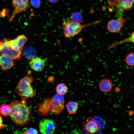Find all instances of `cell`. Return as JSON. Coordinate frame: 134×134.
<instances>
[{"label": "cell", "mask_w": 134, "mask_h": 134, "mask_svg": "<svg viewBox=\"0 0 134 134\" xmlns=\"http://www.w3.org/2000/svg\"><path fill=\"white\" fill-rule=\"evenodd\" d=\"M26 100H14L9 104L11 109L9 116L14 123L19 126L26 125L31 120L32 109Z\"/></svg>", "instance_id": "cell-1"}, {"label": "cell", "mask_w": 134, "mask_h": 134, "mask_svg": "<svg viewBox=\"0 0 134 134\" xmlns=\"http://www.w3.org/2000/svg\"><path fill=\"white\" fill-rule=\"evenodd\" d=\"M65 100L63 95L57 93L37 104V112L40 115L44 116L50 112L54 114L60 113L64 109Z\"/></svg>", "instance_id": "cell-2"}, {"label": "cell", "mask_w": 134, "mask_h": 134, "mask_svg": "<svg viewBox=\"0 0 134 134\" xmlns=\"http://www.w3.org/2000/svg\"><path fill=\"white\" fill-rule=\"evenodd\" d=\"M100 20L89 23L82 24L74 22L70 19L64 21L62 24L64 36L66 38H70L79 34L85 28L101 22Z\"/></svg>", "instance_id": "cell-3"}, {"label": "cell", "mask_w": 134, "mask_h": 134, "mask_svg": "<svg viewBox=\"0 0 134 134\" xmlns=\"http://www.w3.org/2000/svg\"><path fill=\"white\" fill-rule=\"evenodd\" d=\"M34 79L32 76L26 75L20 79L15 89L16 92L20 97L21 100H26L33 97L36 92L32 87Z\"/></svg>", "instance_id": "cell-4"}, {"label": "cell", "mask_w": 134, "mask_h": 134, "mask_svg": "<svg viewBox=\"0 0 134 134\" xmlns=\"http://www.w3.org/2000/svg\"><path fill=\"white\" fill-rule=\"evenodd\" d=\"M0 52L1 54L7 56L13 60L20 59L23 55L22 51H16L12 49L9 40L6 38L2 39L0 41Z\"/></svg>", "instance_id": "cell-5"}, {"label": "cell", "mask_w": 134, "mask_h": 134, "mask_svg": "<svg viewBox=\"0 0 134 134\" xmlns=\"http://www.w3.org/2000/svg\"><path fill=\"white\" fill-rule=\"evenodd\" d=\"M108 5L113 8L121 15L125 11L131 9L134 4V0H107Z\"/></svg>", "instance_id": "cell-6"}, {"label": "cell", "mask_w": 134, "mask_h": 134, "mask_svg": "<svg viewBox=\"0 0 134 134\" xmlns=\"http://www.w3.org/2000/svg\"><path fill=\"white\" fill-rule=\"evenodd\" d=\"M12 3L14 9L9 20L10 22L18 14L26 11L30 6L29 0H12Z\"/></svg>", "instance_id": "cell-7"}, {"label": "cell", "mask_w": 134, "mask_h": 134, "mask_svg": "<svg viewBox=\"0 0 134 134\" xmlns=\"http://www.w3.org/2000/svg\"><path fill=\"white\" fill-rule=\"evenodd\" d=\"M39 129L40 132L43 134H52L53 133L56 127L55 121L51 119L44 118L39 121Z\"/></svg>", "instance_id": "cell-8"}, {"label": "cell", "mask_w": 134, "mask_h": 134, "mask_svg": "<svg viewBox=\"0 0 134 134\" xmlns=\"http://www.w3.org/2000/svg\"><path fill=\"white\" fill-rule=\"evenodd\" d=\"M126 20L124 18L123 15L120 16L117 19H112L108 22L107 25V30L113 33H118L123 27Z\"/></svg>", "instance_id": "cell-9"}, {"label": "cell", "mask_w": 134, "mask_h": 134, "mask_svg": "<svg viewBox=\"0 0 134 134\" xmlns=\"http://www.w3.org/2000/svg\"><path fill=\"white\" fill-rule=\"evenodd\" d=\"M28 40L24 34H21L14 39L9 40L10 46L12 49L17 51H22L25 44Z\"/></svg>", "instance_id": "cell-10"}, {"label": "cell", "mask_w": 134, "mask_h": 134, "mask_svg": "<svg viewBox=\"0 0 134 134\" xmlns=\"http://www.w3.org/2000/svg\"><path fill=\"white\" fill-rule=\"evenodd\" d=\"M83 127L84 131L88 134L95 133L100 128L99 125L91 117L87 118L83 122Z\"/></svg>", "instance_id": "cell-11"}, {"label": "cell", "mask_w": 134, "mask_h": 134, "mask_svg": "<svg viewBox=\"0 0 134 134\" xmlns=\"http://www.w3.org/2000/svg\"><path fill=\"white\" fill-rule=\"evenodd\" d=\"M14 65L13 60L6 55L0 54V67L2 70H8L12 68Z\"/></svg>", "instance_id": "cell-12"}, {"label": "cell", "mask_w": 134, "mask_h": 134, "mask_svg": "<svg viewBox=\"0 0 134 134\" xmlns=\"http://www.w3.org/2000/svg\"><path fill=\"white\" fill-rule=\"evenodd\" d=\"M29 65L33 70L36 71L40 72L44 68L45 62L43 59L40 58L35 57L30 61Z\"/></svg>", "instance_id": "cell-13"}, {"label": "cell", "mask_w": 134, "mask_h": 134, "mask_svg": "<svg viewBox=\"0 0 134 134\" xmlns=\"http://www.w3.org/2000/svg\"><path fill=\"white\" fill-rule=\"evenodd\" d=\"M100 90L102 92L106 93L109 92L112 89L113 84L110 80L108 78L101 79L99 84Z\"/></svg>", "instance_id": "cell-14"}, {"label": "cell", "mask_w": 134, "mask_h": 134, "mask_svg": "<svg viewBox=\"0 0 134 134\" xmlns=\"http://www.w3.org/2000/svg\"><path fill=\"white\" fill-rule=\"evenodd\" d=\"M23 54L24 56L27 60L30 61L35 57L36 52L35 50L32 47L29 46L24 47Z\"/></svg>", "instance_id": "cell-15"}, {"label": "cell", "mask_w": 134, "mask_h": 134, "mask_svg": "<svg viewBox=\"0 0 134 134\" xmlns=\"http://www.w3.org/2000/svg\"><path fill=\"white\" fill-rule=\"evenodd\" d=\"M68 112L70 115L75 114L79 107V104L76 102L71 101L68 102L65 105Z\"/></svg>", "instance_id": "cell-16"}, {"label": "cell", "mask_w": 134, "mask_h": 134, "mask_svg": "<svg viewBox=\"0 0 134 134\" xmlns=\"http://www.w3.org/2000/svg\"><path fill=\"white\" fill-rule=\"evenodd\" d=\"M11 109V107L9 104L2 103L0 106V115L5 117L9 116Z\"/></svg>", "instance_id": "cell-17"}, {"label": "cell", "mask_w": 134, "mask_h": 134, "mask_svg": "<svg viewBox=\"0 0 134 134\" xmlns=\"http://www.w3.org/2000/svg\"><path fill=\"white\" fill-rule=\"evenodd\" d=\"M128 42H131L134 44V31L130 34V36L124 39L115 43L112 44L109 47L110 49L114 46L119 44Z\"/></svg>", "instance_id": "cell-18"}, {"label": "cell", "mask_w": 134, "mask_h": 134, "mask_svg": "<svg viewBox=\"0 0 134 134\" xmlns=\"http://www.w3.org/2000/svg\"><path fill=\"white\" fill-rule=\"evenodd\" d=\"M56 90L57 93L63 95L67 93L68 88L65 84L60 83L57 85Z\"/></svg>", "instance_id": "cell-19"}, {"label": "cell", "mask_w": 134, "mask_h": 134, "mask_svg": "<svg viewBox=\"0 0 134 134\" xmlns=\"http://www.w3.org/2000/svg\"><path fill=\"white\" fill-rule=\"evenodd\" d=\"M70 19L74 22L80 24L82 22L83 20L81 13L79 12L72 13L71 15Z\"/></svg>", "instance_id": "cell-20"}, {"label": "cell", "mask_w": 134, "mask_h": 134, "mask_svg": "<svg viewBox=\"0 0 134 134\" xmlns=\"http://www.w3.org/2000/svg\"><path fill=\"white\" fill-rule=\"evenodd\" d=\"M124 61L128 65L130 66H134V53L131 52L129 54Z\"/></svg>", "instance_id": "cell-21"}, {"label": "cell", "mask_w": 134, "mask_h": 134, "mask_svg": "<svg viewBox=\"0 0 134 134\" xmlns=\"http://www.w3.org/2000/svg\"><path fill=\"white\" fill-rule=\"evenodd\" d=\"M30 3L33 7L35 8H38L41 5V0H30Z\"/></svg>", "instance_id": "cell-22"}, {"label": "cell", "mask_w": 134, "mask_h": 134, "mask_svg": "<svg viewBox=\"0 0 134 134\" xmlns=\"http://www.w3.org/2000/svg\"><path fill=\"white\" fill-rule=\"evenodd\" d=\"M38 131L35 129L31 127L28 128L26 130L24 131L23 134H38Z\"/></svg>", "instance_id": "cell-23"}, {"label": "cell", "mask_w": 134, "mask_h": 134, "mask_svg": "<svg viewBox=\"0 0 134 134\" xmlns=\"http://www.w3.org/2000/svg\"><path fill=\"white\" fill-rule=\"evenodd\" d=\"M3 120L1 116L0 115V130L3 126Z\"/></svg>", "instance_id": "cell-24"}, {"label": "cell", "mask_w": 134, "mask_h": 134, "mask_svg": "<svg viewBox=\"0 0 134 134\" xmlns=\"http://www.w3.org/2000/svg\"><path fill=\"white\" fill-rule=\"evenodd\" d=\"M48 0L50 3H54L57 2L59 0Z\"/></svg>", "instance_id": "cell-25"}]
</instances>
